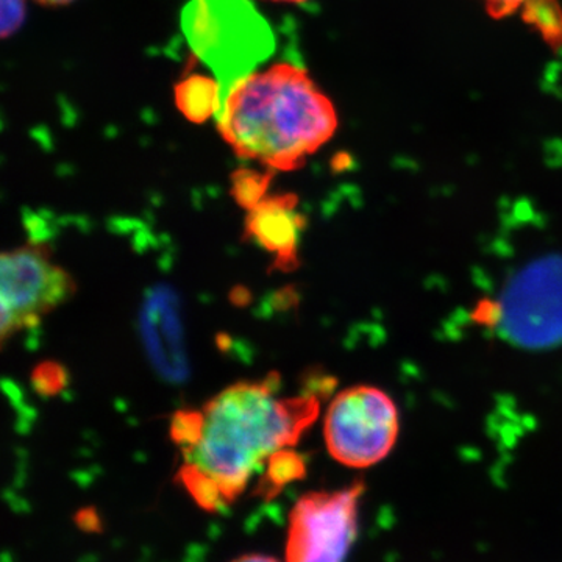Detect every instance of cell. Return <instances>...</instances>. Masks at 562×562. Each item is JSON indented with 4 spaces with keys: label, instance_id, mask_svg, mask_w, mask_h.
Returning <instances> with one entry per match:
<instances>
[{
    "label": "cell",
    "instance_id": "obj_1",
    "mask_svg": "<svg viewBox=\"0 0 562 562\" xmlns=\"http://www.w3.org/2000/svg\"><path fill=\"white\" fill-rule=\"evenodd\" d=\"M217 131L239 158L295 171L335 136L338 114L305 69L277 63L233 85Z\"/></svg>",
    "mask_w": 562,
    "mask_h": 562
},
{
    "label": "cell",
    "instance_id": "obj_2",
    "mask_svg": "<svg viewBox=\"0 0 562 562\" xmlns=\"http://www.w3.org/2000/svg\"><path fill=\"white\" fill-rule=\"evenodd\" d=\"M279 375L233 384L203 406L201 439L184 462L216 484L225 505L236 501L272 453L295 446L321 412L316 395L281 398Z\"/></svg>",
    "mask_w": 562,
    "mask_h": 562
},
{
    "label": "cell",
    "instance_id": "obj_3",
    "mask_svg": "<svg viewBox=\"0 0 562 562\" xmlns=\"http://www.w3.org/2000/svg\"><path fill=\"white\" fill-rule=\"evenodd\" d=\"M181 29L194 54L216 74L221 105L233 85L273 50L268 22L247 0H191Z\"/></svg>",
    "mask_w": 562,
    "mask_h": 562
},
{
    "label": "cell",
    "instance_id": "obj_4",
    "mask_svg": "<svg viewBox=\"0 0 562 562\" xmlns=\"http://www.w3.org/2000/svg\"><path fill=\"white\" fill-rule=\"evenodd\" d=\"M472 319L524 349L562 346V257L525 266L497 297L476 303Z\"/></svg>",
    "mask_w": 562,
    "mask_h": 562
},
{
    "label": "cell",
    "instance_id": "obj_5",
    "mask_svg": "<svg viewBox=\"0 0 562 562\" xmlns=\"http://www.w3.org/2000/svg\"><path fill=\"white\" fill-rule=\"evenodd\" d=\"M401 420L394 401L373 386H355L336 395L324 420L325 443L336 461L366 469L383 461L397 442Z\"/></svg>",
    "mask_w": 562,
    "mask_h": 562
},
{
    "label": "cell",
    "instance_id": "obj_6",
    "mask_svg": "<svg viewBox=\"0 0 562 562\" xmlns=\"http://www.w3.org/2000/svg\"><path fill=\"white\" fill-rule=\"evenodd\" d=\"M2 279V339L35 327L76 294V280L50 257L43 244L5 250L0 260Z\"/></svg>",
    "mask_w": 562,
    "mask_h": 562
},
{
    "label": "cell",
    "instance_id": "obj_7",
    "mask_svg": "<svg viewBox=\"0 0 562 562\" xmlns=\"http://www.w3.org/2000/svg\"><path fill=\"white\" fill-rule=\"evenodd\" d=\"M364 483L308 492L290 513L286 562H346L358 536Z\"/></svg>",
    "mask_w": 562,
    "mask_h": 562
},
{
    "label": "cell",
    "instance_id": "obj_8",
    "mask_svg": "<svg viewBox=\"0 0 562 562\" xmlns=\"http://www.w3.org/2000/svg\"><path fill=\"white\" fill-rule=\"evenodd\" d=\"M297 205V195H271L249 210L246 217L247 238L269 251L276 268L283 272L299 266V247L306 221Z\"/></svg>",
    "mask_w": 562,
    "mask_h": 562
},
{
    "label": "cell",
    "instance_id": "obj_9",
    "mask_svg": "<svg viewBox=\"0 0 562 562\" xmlns=\"http://www.w3.org/2000/svg\"><path fill=\"white\" fill-rule=\"evenodd\" d=\"M168 302H162V299L151 301L147 305L146 325L147 341H149V349L154 358L157 357L158 351L162 350L160 357H158V364L161 366L165 371H171L176 373L179 366L183 369L184 362L180 361V333L179 322L173 312L168 313Z\"/></svg>",
    "mask_w": 562,
    "mask_h": 562
},
{
    "label": "cell",
    "instance_id": "obj_10",
    "mask_svg": "<svg viewBox=\"0 0 562 562\" xmlns=\"http://www.w3.org/2000/svg\"><path fill=\"white\" fill-rule=\"evenodd\" d=\"M177 110L192 124H205L221 110V83L203 74H191L173 88Z\"/></svg>",
    "mask_w": 562,
    "mask_h": 562
},
{
    "label": "cell",
    "instance_id": "obj_11",
    "mask_svg": "<svg viewBox=\"0 0 562 562\" xmlns=\"http://www.w3.org/2000/svg\"><path fill=\"white\" fill-rule=\"evenodd\" d=\"M306 475V464L302 454L291 450V447L272 453L266 461V472L260 484L261 495L273 497L284 486L303 479Z\"/></svg>",
    "mask_w": 562,
    "mask_h": 562
},
{
    "label": "cell",
    "instance_id": "obj_12",
    "mask_svg": "<svg viewBox=\"0 0 562 562\" xmlns=\"http://www.w3.org/2000/svg\"><path fill=\"white\" fill-rule=\"evenodd\" d=\"M520 14L547 44L554 49L562 46V5L558 0H531Z\"/></svg>",
    "mask_w": 562,
    "mask_h": 562
},
{
    "label": "cell",
    "instance_id": "obj_13",
    "mask_svg": "<svg viewBox=\"0 0 562 562\" xmlns=\"http://www.w3.org/2000/svg\"><path fill=\"white\" fill-rule=\"evenodd\" d=\"M273 169L268 171H255V169H238L232 176V195L239 206L244 210H251L257 206L262 199L268 198V190L273 179Z\"/></svg>",
    "mask_w": 562,
    "mask_h": 562
},
{
    "label": "cell",
    "instance_id": "obj_14",
    "mask_svg": "<svg viewBox=\"0 0 562 562\" xmlns=\"http://www.w3.org/2000/svg\"><path fill=\"white\" fill-rule=\"evenodd\" d=\"M179 480L190 492L191 497L198 502V505L206 512H216V509L224 508V498H222L216 484L211 482L209 476L203 475L194 465L184 462L179 471Z\"/></svg>",
    "mask_w": 562,
    "mask_h": 562
},
{
    "label": "cell",
    "instance_id": "obj_15",
    "mask_svg": "<svg viewBox=\"0 0 562 562\" xmlns=\"http://www.w3.org/2000/svg\"><path fill=\"white\" fill-rule=\"evenodd\" d=\"M203 428L202 412H179L173 414L171 422L172 441L180 447L181 452L191 449L201 439Z\"/></svg>",
    "mask_w": 562,
    "mask_h": 562
},
{
    "label": "cell",
    "instance_id": "obj_16",
    "mask_svg": "<svg viewBox=\"0 0 562 562\" xmlns=\"http://www.w3.org/2000/svg\"><path fill=\"white\" fill-rule=\"evenodd\" d=\"M32 383L41 395L49 397V395L58 394L66 384L65 369L57 362H43L33 372Z\"/></svg>",
    "mask_w": 562,
    "mask_h": 562
},
{
    "label": "cell",
    "instance_id": "obj_17",
    "mask_svg": "<svg viewBox=\"0 0 562 562\" xmlns=\"http://www.w3.org/2000/svg\"><path fill=\"white\" fill-rule=\"evenodd\" d=\"M0 13H2L0 36L7 40L24 25L25 16H27L25 0H2V11Z\"/></svg>",
    "mask_w": 562,
    "mask_h": 562
},
{
    "label": "cell",
    "instance_id": "obj_18",
    "mask_svg": "<svg viewBox=\"0 0 562 562\" xmlns=\"http://www.w3.org/2000/svg\"><path fill=\"white\" fill-rule=\"evenodd\" d=\"M480 2L483 3L490 16L503 20V18L520 13L531 0H480Z\"/></svg>",
    "mask_w": 562,
    "mask_h": 562
},
{
    "label": "cell",
    "instance_id": "obj_19",
    "mask_svg": "<svg viewBox=\"0 0 562 562\" xmlns=\"http://www.w3.org/2000/svg\"><path fill=\"white\" fill-rule=\"evenodd\" d=\"M232 562H280V561H277L276 558H272V557H266V554L251 553V554H244V557H239L238 560H235Z\"/></svg>",
    "mask_w": 562,
    "mask_h": 562
},
{
    "label": "cell",
    "instance_id": "obj_20",
    "mask_svg": "<svg viewBox=\"0 0 562 562\" xmlns=\"http://www.w3.org/2000/svg\"><path fill=\"white\" fill-rule=\"evenodd\" d=\"M36 2L46 7H61L68 5V3L74 2V0H36Z\"/></svg>",
    "mask_w": 562,
    "mask_h": 562
},
{
    "label": "cell",
    "instance_id": "obj_21",
    "mask_svg": "<svg viewBox=\"0 0 562 562\" xmlns=\"http://www.w3.org/2000/svg\"><path fill=\"white\" fill-rule=\"evenodd\" d=\"M273 2L302 3V2H306V0H273Z\"/></svg>",
    "mask_w": 562,
    "mask_h": 562
}]
</instances>
